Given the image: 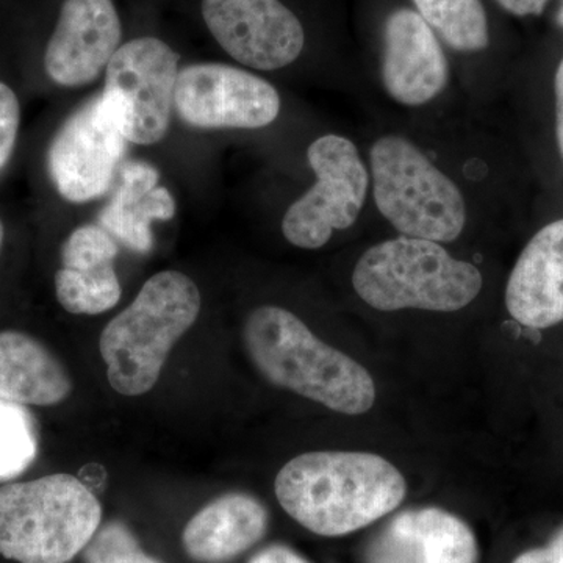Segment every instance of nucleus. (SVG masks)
<instances>
[{"mask_svg": "<svg viewBox=\"0 0 563 563\" xmlns=\"http://www.w3.org/2000/svg\"><path fill=\"white\" fill-rule=\"evenodd\" d=\"M179 60V54L155 36L128 41L111 57L101 96L129 143L147 146L165 139Z\"/></svg>", "mask_w": 563, "mask_h": 563, "instance_id": "obj_7", "label": "nucleus"}, {"mask_svg": "<svg viewBox=\"0 0 563 563\" xmlns=\"http://www.w3.org/2000/svg\"><path fill=\"white\" fill-rule=\"evenodd\" d=\"M36 457L31 415L20 404L0 399V481L24 473Z\"/></svg>", "mask_w": 563, "mask_h": 563, "instance_id": "obj_21", "label": "nucleus"}, {"mask_svg": "<svg viewBox=\"0 0 563 563\" xmlns=\"http://www.w3.org/2000/svg\"><path fill=\"white\" fill-rule=\"evenodd\" d=\"M317 181L292 202L282 221L287 242L302 250H320L333 231H343L357 221L365 206L369 174L351 140L324 135L307 152Z\"/></svg>", "mask_w": 563, "mask_h": 563, "instance_id": "obj_8", "label": "nucleus"}, {"mask_svg": "<svg viewBox=\"0 0 563 563\" xmlns=\"http://www.w3.org/2000/svg\"><path fill=\"white\" fill-rule=\"evenodd\" d=\"M118 251L117 240L102 225H80L63 243L62 266L69 269H92L113 265Z\"/></svg>", "mask_w": 563, "mask_h": 563, "instance_id": "obj_22", "label": "nucleus"}, {"mask_svg": "<svg viewBox=\"0 0 563 563\" xmlns=\"http://www.w3.org/2000/svg\"><path fill=\"white\" fill-rule=\"evenodd\" d=\"M73 383L63 363L38 340L20 331L0 332V399L49 407L65 401Z\"/></svg>", "mask_w": 563, "mask_h": 563, "instance_id": "obj_18", "label": "nucleus"}, {"mask_svg": "<svg viewBox=\"0 0 563 563\" xmlns=\"http://www.w3.org/2000/svg\"><path fill=\"white\" fill-rule=\"evenodd\" d=\"M174 107L185 124L202 131L266 128L280 113L269 81L222 63H196L179 70Z\"/></svg>", "mask_w": 563, "mask_h": 563, "instance_id": "obj_9", "label": "nucleus"}, {"mask_svg": "<svg viewBox=\"0 0 563 563\" xmlns=\"http://www.w3.org/2000/svg\"><path fill=\"white\" fill-rule=\"evenodd\" d=\"M250 563H310L301 554L292 551L284 544H272L265 550L252 555Z\"/></svg>", "mask_w": 563, "mask_h": 563, "instance_id": "obj_26", "label": "nucleus"}, {"mask_svg": "<svg viewBox=\"0 0 563 563\" xmlns=\"http://www.w3.org/2000/svg\"><path fill=\"white\" fill-rule=\"evenodd\" d=\"M274 490L296 523L318 536L342 537L398 509L407 483L380 455L314 451L285 463Z\"/></svg>", "mask_w": 563, "mask_h": 563, "instance_id": "obj_1", "label": "nucleus"}, {"mask_svg": "<svg viewBox=\"0 0 563 563\" xmlns=\"http://www.w3.org/2000/svg\"><path fill=\"white\" fill-rule=\"evenodd\" d=\"M377 209L404 236L450 243L465 228L461 190L415 144L402 136H383L372 154Z\"/></svg>", "mask_w": 563, "mask_h": 563, "instance_id": "obj_6", "label": "nucleus"}, {"mask_svg": "<svg viewBox=\"0 0 563 563\" xmlns=\"http://www.w3.org/2000/svg\"><path fill=\"white\" fill-rule=\"evenodd\" d=\"M243 336L255 368L276 387L344 415L374 406L376 385L368 369L318 339L290 310H252Z\"/></svg>", "mask_w": 563, "mask_h": 563, "instance_id": "obj_2", "label": "nucleus"}, {"mask_svg": "<svg viewBox=\"0 0 563 563\" xmlns=\"http://www.w3.org/2000/svg\"><path fill=\"white\" fill-rule=\"evenodd\" d=\"M498 3L517 16H529L542 13L548 0H498Z\"/></svg>", "mask_w": 563, "mask_h": 563, "instance_id": "obj_27", "label": "nucleus"}, {"mask_svg": "<svg viewBox=\"0 0 563 563\" xmlns=\"http://www.w3.org/2000/svg\"><path fill=\"white\" fill-rule=\"evenodd\" d=\"M559 22H561V25H563V0H562L561 13H559Z\"/></svg>", "mask_w": 563, "mask_h": 563, "instance_id": "obj_30", "label": "nucleus"}, {"mask_svg": "<svg viewBox=\"0 0 563 563\" xmlns=\"http://www.w3.org/2000/svg\"><path fill=\"white\" fill-rule=\"evenodd\" d=\"M470 526L437 507L396 515L369 544L366 563H476Z\"/></svg>", "mask_w": 563, "mask_h": 563, "instance_id": "obj_14", "label": "nucleus"}, {"mask_svg": "<svg viewBox=\"0 0 563 563\" xmlns=\"http://www.w3.org/2000/svg\"><path fill=\"white\" fill-rule=\"evenodd\" d=\"M420 16L455 51L488 46L487 14L481 0H413Z\"/></svg>", "mask_w": 563, "mask_h": 563, "instance_id": "obj_19", "label": "nucleus"}, {"mask_svg": "<svg viewBox=\"0 0 563 563\" xmlns=\"http://www.w3.org/2000/svg\"><path fill=\"white\" fill-rule=\"evenodd\" d=\"M352 285L363 302L380 312H455L477 298L483 274L472 263L454 258L440 243L399 236L362 255Z\"/></svg>", "mask_w": 563, "mask_h": 563, "instance_id": "obj_5", "label": "nucleus"}, {"mask_svg": "<svg viewBox=\"0 0 563 563\" xmlns=\"http://www.w3.org/2000/svg\"><path fill=\"white\" fill-rule=\"evenodd\" d=\"M121 38L113 0H65L44 52V69L60 87H85L106 73Z\"/></svg>", "mask_w": 563, "mask_h": 563, "instance_id": "obj_12", "label": "nucleus"}, {"mask_svg": "<svg viewBox=\"0 0 563 563\" xmlns=\"http://www.w3.org/2000/svg\"><path fill=\"white\" fill-rule=\"evenodd\" d=\"M450 77L435 33L417 11H393L385 22L383 80L402 106L418 107L444 90Z\"/></svg>", "mask_w": 563, "mask_h": 563, "instance_id": "obj_13", "label": "nucleus"}, {"mask_svg": "<svg viewBox=\"0 0 563 563\" xmlns=\"http://www.w3.org/2000/svg\"><path fill=\"white\" fill-rule=\"evenodd\" d=\"M128 143L102 96H95L63 122L51 141L46 163L52 185L70 203L101 198Z\"/></svg>", "mask_w": 563, "mask_h": 563, "instance_id": "obj_10", "label": "nucleus"}, {"mask_svg": "<svg viewBox=\"0 0 563 563\" xmlns=\"http://www.w3.org/2000/svg\"><path fill=\"white\" fill-rule=\"evenodd\" d=\"M55 295L66 312H109L121 299V284L113 265L92 269L62 268L55 274Z\"/></svg>", "mask_w": 563, "mask_h": 563, "instance_id": "obj_20", "label": "nucleus"}, {"mask_svg": "<svg viewBox=\"0 0 563 563\" xmlns=\"http://www.w3.org/2000/svg\"><path fill=\"white\" fill-rule=\"evenodd\" d=\"M514 563H563V531L547 548L528 551Z\"/></svg>", "mask_w": 563, "mask_h": 563, "instance_id": "obj_25", "label": "nucleus"}, {"mask_svg": "<svg viewBox=\"0 0 563 563\" xmlns=\"http://www.w3.org/2000/svg\"><path fill=\"white\" fill-rule=\"evenodd\" d=\"M201 303V291L187 274L169 269L144 282L99 340L111 388L124 396L151 391L174 344L198 320Z\"/></svg>", "mask_w": 563, "mask_h": 563, "instance_id": "obj_3", "label": "nucleus"}, {"mask_svg": "<svg viewBox=\"0 0 563 563\" xmlns=\"http://www.w3.org/2000/svg\"><path fill=\"white\" fill-rule=\"evenodd\" d=\"M102 506L73 474L0 487V555L18 563H69L101 528Z\"/></svg>", "mask_w": 563, "mask_h": 563, "instance_id": "obj_4", "label": "nucleus"}, {"mask_svg": "<svg viewBox=\"0 0 563 563\" xmlns=\"http://www.w3.org/2000/svg\"><path fill=\"white\" fill-rule=\"evenodd\" d=\"M120 174V187L99 221L129 250L147 254L154 244L152 222L173 220L176 201L168 188L158 187L161 173L150 163L125 162Z\"/></svg>", "mask_w": 563, "mask_h": 563, "instance_id": "obj_17", "label": "nucleus"}, {"mask_svg": "<svg viewBox=\"0 0 563 563\" xmlns=\"http://www.w3.org/2000/svg\"><path fill=\"white\" fill-rule=\"evenodd\" d=\"M201 10L211 36L244 66L282 69L302 54L301 21L280 0H202Z\"/></svg>", "mask_w": 563, "mask_h": 563, "instance_id": "obj_11", "label": "nucleus"}, {"mask_svg": "<svg viewBox=\"0 0 563 563\" xmlns=\"http://www.w3.org/2000/svg\"><path fill=\"white\" fill-rule=\"evenodd\" d=\"M3 239H5V229H3V222L0 220V251H2Z\"/></svg>", "mask_w": 563, "mask_h": 563, "instance_id": "obj_29", "label": "nucleus"}, {"mask_svg": "<svg viewBox=\"0 0 563 563\" xmlns=\"http://www.w3.org/2000/svg\"><path fill=\"white\" fill-rule=\"evenodd\" d=\"M21 125V106L16 92L0 81V169L10 161Z\"/></svg>", "mask_w": 563, "mask_h": 563, "instance_id": "obj_24", "label": "nucleus"}, {"mask_svg": "<svg viewBox=\"0 0 563 563\" xmlns=\"http://www.w3.org/2000/svg\"><path fill=\"white\" fill-rule=\"evenodd\" d=\"M81 553L85 563H162L144 553L131 529L120 521L99 528Z\"/></svg>", "mask_w": 563, "mask_h": 563, "instance_id": "obj_23", "label": "nucleus"}, {"mask_svg": "<svg viewBox=\"0 0 563 563\" xmlns=\"http://www.w3.org/2000/svg\"><path fill=\"white\" fill-rule=\"evenodd\" d=\"M506 306L528 328L563 321V220L543 228L521 252L507 284Z\"/></svg>", "mask_w": 563, "mask_h": 563, "instance_id": "obj_15", "label": "nucleus"}, {"mask_svg": "<svg viewBox=\"0 0 563 563\" xmlns=\"http://www.w3.org/2000/svg\"><path fill=\"white\" fill-rule=\"evenodd\" d=\"M268 510L247 493H228L207 504L185 526L181 544L199 563H225L261 542Z\"/></svg>", "mask_w": 563, "mask_h": 563, "instance_id": "obj_16", "label": "nucleus"}, {"mask_svg": "<svg viewBox=\"0 0 563 563\" xmlns=\"http://www.w3.org/2000/svg\"><path fill=\"white\" fill-rule=\"evenodd\" d=\"M555 117H558V141L563 157V60L555 73Z\"/></svg>", "mask_w": 563, "mask_h": 563, "instance_id": "obj_28", "label": "nucleus"}]
</instances>
